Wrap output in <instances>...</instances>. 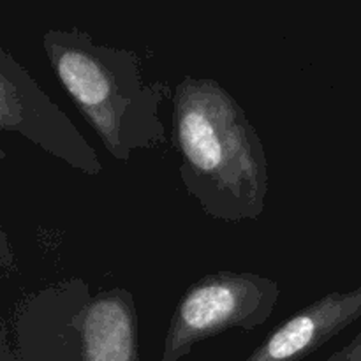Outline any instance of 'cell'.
I'll list each match as a JSON object with an SVG mask.
<instances>
[{"label":"cell","mask_w":361,"mask_h":361,"mask_svg":"<svg viewBox=\"0 0 361 361\" xmlns=\"http://www.w3.org/2000/svg\"><path fill=\"white\" fill-rule=\"evenodd\" d=\"M171 102V143L189 196L215 221L236 224L261 217L270 166L238 101L212 78L185 76Z\"/></svg>","instance_id":"1"},{"label":"cell","mask_w":361,"mask_h":361,"mask_svg":"<svg viewBox=\"0 0 361 361\" xmlns=\"http://www.w3.org/2000/svg\"><path fill=\"white\" fill-rule=\"evenodd\" d=\"M44 324L28 331L7 361H140L137 310L126 289L95 296L85 281H71L39 295Z\"/></svg>","instance_id":"3"},{"label":"cell","mask_w":361,"mask_h":361,"mask_svg":"<svg viewBox=\"0 0 361 361\" xmlns=\"http://www.w3.org/2000/svg\"><path fill=\"white\" fill-rule=\"evenodd\" d=\"M42 48L62 88L116 161L168 141L159 108L173 94L164 81L143 80L136 51L99 44L78 27L46 30Z\"/></svg>","instance_id":"2"},{"label":"cell","mask_w":361,"mask_h":361,"mask_svg":"<svg viewBox=\"0 0 361 361\" xmlns=\"http://www.w3.org/2000/svg\"><path fill=\"white\" fill-rule=\"evenodd\" d=\"M16 133L71 168L97 176L102 164L73 120L51 101L21 63L0 48V136ZM6 148L0 137V161Z\"/></svg>","instance_id":"5"},{"label":"cell","mask_w":361,"mask_h":361,"mask_svg":"<svg viewBox=\"0 0 361 361\" xmlns=\"http://www.w3.org/2000/svg\"><path fill=\"white\" fill-rule=\"evenodd\" d=\"M323 361H361V331L348 345L338 349L337 353Z\"/></svg>","instance_id":"7"},{"label":"cell","mask_w":361,"mask_h":361,"mask_svg":"<svg viewBox=\"0 0 361 361\" xmlns=\"http://www.w3.org/2000/svg\"><path fill=\"white\" fill-rule=\"evenodd\" d=\"M279 298L277 282L250 271L221 270L197 279L173 310L162 361H180L194 345L222 331L259 328L271 317Z\"/></svg>","instance_id":"4"},{"label":"cell","mask_w":361,"mask_h":361,"mask_svg":"<svg viewBox=\"0 0 361 361\" xmlns=\"http://www.w3.org/2000/svg\"><path fill=\"white\" fill-rule=\"evenodd\" d=\"M360 317L361 286L328 293L277 324L245 361H303Z\"/></svg>","instance_id":"6"}]
</instances>
